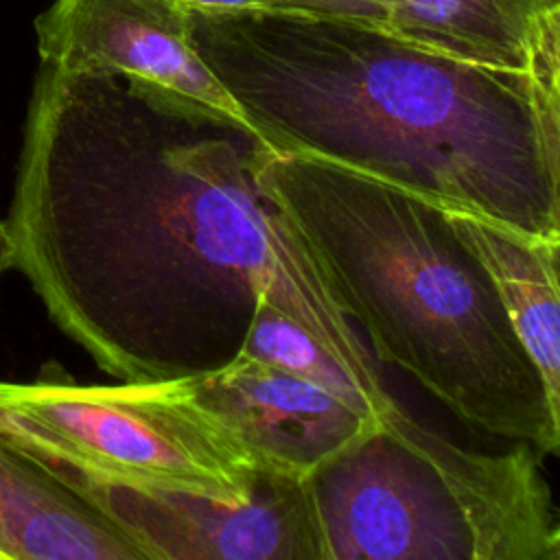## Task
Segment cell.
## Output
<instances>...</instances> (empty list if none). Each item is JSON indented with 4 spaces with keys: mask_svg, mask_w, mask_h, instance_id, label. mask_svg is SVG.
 <instances>
[{
    "mask_svg": "<svg viewBox=\"0 0 560 560\" xmlns=\"http://www.w3.org/2000/svg\"><path fill=\"white\" fill-rule=\"evenodd\" d=\"M256 131L120 77L42 63L11 217L52 322L120 381L221 368L267 295L385 389L311 254L258 184Z\"/></svg>",
    "mask_w": 560,
    "mask_h": 560,
    "instance_id": "6da1fadb",
    "label": "cell"
},
{
    "mask_svg": "<svg viewBox=\"0 0 560 560\" xmlns=\"http://www.w3.org/2000/svg\"><path fill=\"white\" fill-rule=\"evenodd\" d=\"M190 33L269 149L560 241V70L457 59L335 13L190 9Z\"/></svg>",
    "mask_w": 560,
    "mask_h": 560,
    "instance_id": "7a4b0ae2",
    "label": "cell"
},
{
    "mask_svg": "<svg viewBox=\"0 0 560 560\" xmlns=\"http://www.w3.org/2000/svg\"><path fill=\"white\" fill-rule=\"evenodd\" d=\"M258 184L376 361L405 370L464 424L558 453L560 409L440 201L267 144Z\"/></svg>",
    "mask_w": 560,
    "mask_h": 560,
    "instance_id": "3957f363",
    "label": "cell"
},
{
    "mask_svg": "<svg viewBox=\"0 0 560 560\" xmlns=\"http://www.w3.org/2000/svg\"><path fill=\"white\" fill-rule=\"evenodd\" d=\"M536 451H468L394 402L306 479L326 560H560Z\"/></svg>",
    "mask_w": 560,
    "mask_h": 560,
    "instance_id": "277c9868",
    "label": "cell"
},
{
    "mask_svg": "<svg viewBox=\"0 0 560 560\" xmlns=\"http://www.w3.org/2000/svg\"><path fill=\"white\" fill-rule=\"evenodd\" d=\"M0 438L70 490L83 483L247 503L258 466L188 376L0 383Z\"/></svg>",
    "mask_w": 560,
    "mask_h": 560,
    "instance_id": "5b68a950",
    "label": "cell"
},
{
    "mask_svg": "<svg viewBox=\"0 0 560 560\" xmlns=\"http://www.w3.org/2000/svg\"><path fill=\"white\" fill-rule=\"evenodd\" d=\"M35 37L46 66L120 77L171 105L254 131L197 55L184 0H50L35 18Z\"/></svg>",
    "mask_w": 560,
    "mask_h": 560,
    "instance_id": "8992f818",
    "label": "cell"
},
{
    "mask_svg": "<svg viewBox=\"0 0 560 560\" xmlns=\"http://www.w3.org/2000/svg\"><path fill=\"white\" fill-rule=\"evenodd\" d=\"M72 492L114 521L147 560H326L306 479L260 470L247 503L105 483Z\"/></svg>",
    "mask_w": 560,
    "mask_h": 560,
    "instance_id": "52a82bcc",
    "label": "cell"
},
{
    "mask_svg": "<svg viewBox=\"0 0 560 560\" xmlns=\"http://www.w3.org/2000/svg\"><path fill=\"white\" fill-rule=\"evenodd\" d=\"M188 383L238 435L258 470L293 479H308L378 422L332 392L243 352Z\"/></svg>",
    "mask_w": 560,
    "mask_h": 560,
    "instance_id": "ba28073f",
    "label": "cell"
},
{
    "mask_svg": "<svg viewBox=\"0 0 560 560\" xmlns=\"http://www.w3.org/2000/svg\"><path fill=\"white\" fill-rule=\"evenodd\" d=\"M392 33L444 55L560 70V0H368Z\"/></svg>",
    "mask_w": 560,
    "mask_h": 560,
    "instance_id": "9c48e42d",
    "label": "cell"
},
{
    "mask_svg": "<svg viewBox=\"0 0 560 560\" xmlns=\"http://www.w3.org/2000/svg\"><path fill=\"white\" fill-rule=\"evenodd\" d=\"M0 560H147L105 514L0 438Z\"/></svg>",
    "mask_w": 560,
    "mask_h": 560,
    "instance_id": "30bf717a",
    "label": "cell"
},
{
    "mask_svg": "<svg viewBox=\"0 0 560 560\" xmlns=\"http://www.w3.org/2000/svg\"><path fill=\"white\" fill-rule=\"evenodd\" d=\"M440 206L486 269L518 341L534 361L551 407L560 409V241L521 232L462 206Z\"/></svg>",
    "mask_w": 560,
    "mask_h": 560,
    "instance_id": "8fae6325",
    "label": "cell"
},
{
    "mask_svg": "<svg viewBox=\"0 0 560 560\" xmlns=\"http://www.w3.org/2000/svg\"><path fill=\"white\" fill-rule=\"evenodd\" d=\"M238 352L319 385L374 418H381L396 402L387 389L370 387L354 376L300 322L289 317L267 295L258 298Z\"/></svg>",
    "mask_w": 560,
    "mask_h": 560,
    "instance_id": "7c38bea8",
    "label": "cell"
},
{
    "mask_svg": "<svg viewBox=\"0 0 560 560\" xmlns=\"http://www.w3.org/2000/svg\"><path fill=\"white\" fill-rule=\"evenodd\" d=\"M195 11H313L383 22L376 4L368 0H184Z\"/></svg>",
    "mask_w": 560,
    "mask_h": 560,
    "instance_id": "4fadbf2b",
    "label": "cell"
},
{
    "mask_svg": "<svg viewBox=\"0 0 560 560\" xmlns=\"http://www.w3.org/2000/svg\"><path fill=\"white\" fill-rule=\"evenodd\" d=\"M11 267H15V245L7 221H0V276Z\"/></svg>",
    "mask_w": 560,
    "mask_h": 560,
    "instance_id": "5bb4252c",
    "label": "cell"
}]
</instances>
